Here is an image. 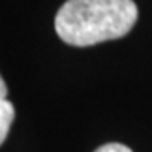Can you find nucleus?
Segmentation results:
<instances>
[{
    "label": "nucleus",
    "mask_w": 152,
    "mask_h": 152,
    "mask_svg": "<svg viewBox=\"0 0 152 152\" xmlns=\"http://www.w3.org/2000/svg\"><path fill=\"white\" fill-rule=\"evenodd\" d=\"M14 118H15V108L12 102L7 100V85L0 75V145L5 142Z\"/></svg>",
    "instance_id": "2"
},
{
    "label": "nucleus",
    "mask_w": 152,
    "mask_h": 152,
    "mask_svg": "<svg viewBox=\"0 0 152 152\" xmlns=\"http://www.w3.org/2000/svg\"><path fill=\"white\" fill-rule=\"evenodd\" d=\"M95 152H132L130 149L127 145H124V144H105V145L98 147Z\"/></svg>",
    "instance_id": "3"
},
{
    "label": "nucleus",
    "mask_w": 152,
    "mask_h": 152,
    "mask_svg": "<svg viewBox=\"0 0 152 152\" xmlns=\"http://www.w3.org/2000/svg\"><path fill=\"white\" fill-rule=\"evenodd\" d=\"M134 0H66L56 14V32L66 44L86 48L124 37L137 22Z\"/></svg>",
    "instance_id": "1"
}]
</instances>
